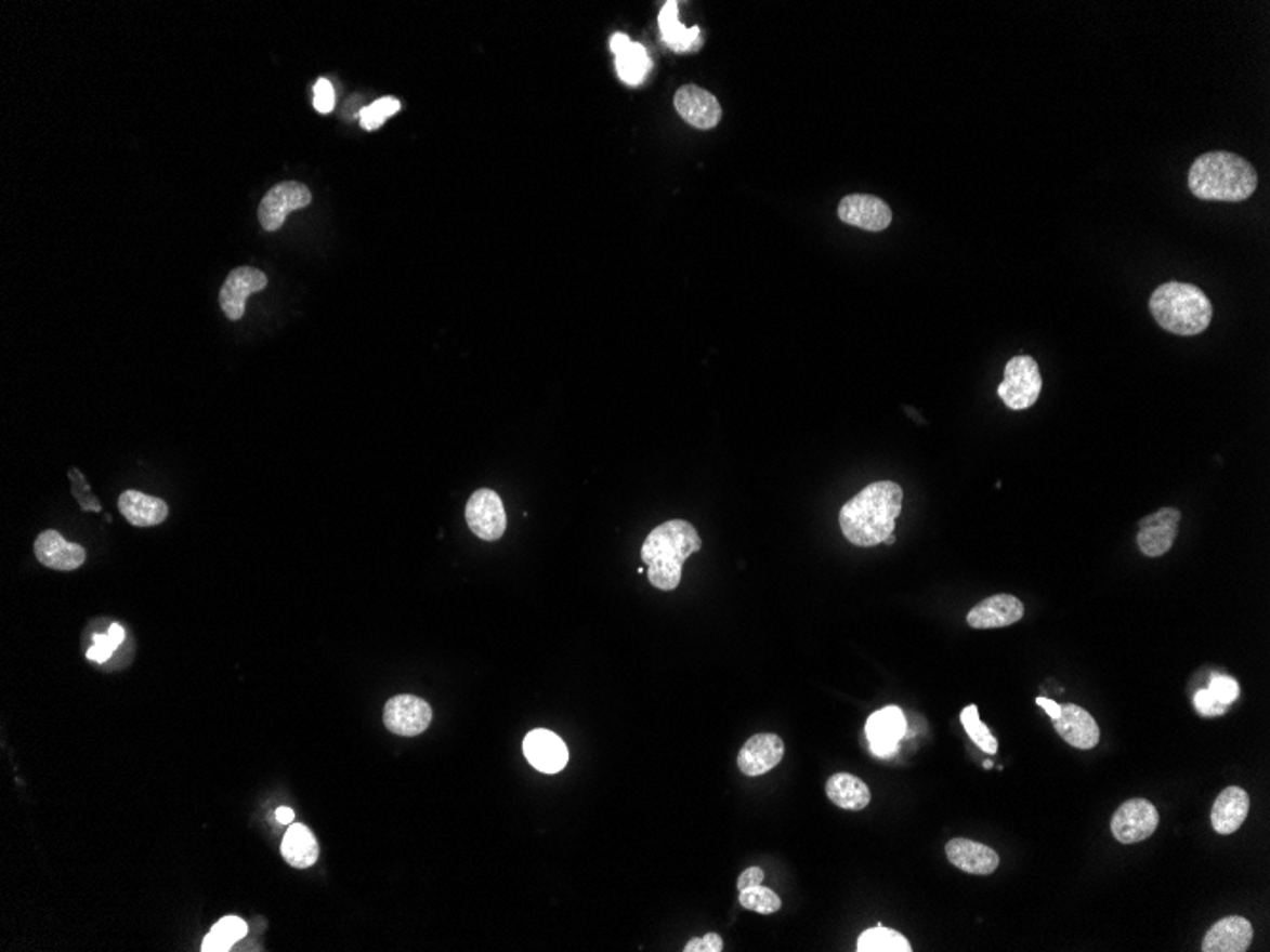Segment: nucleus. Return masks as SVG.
<instances>
[{"mask_svg":"<svg viewBox=\"0 0 1270 952\" xmlns=\"http://www.w3.org/2000/svg\"><path fill=\"white\" fill-rule=\"evenodd\" d=\"M902 500L904 491L894 481L867 485L841 507L839 524L845 539L860 547L885 544L894 534Z\"/></svg>","mask_w":1270,"mask_h":952,"instance_id":"nucleus-1","label":"nucleus"},{"mask_svg":"<svg viewBox=\"0 0 1270 952\" xmlns=\"http://www.w3.org/2000/svg\"><path fill=\"white\" fill-rule=\"evenodd\" d=\"M702 539L693 525L683 519H671L649 532L641 547V559L647 565L649 582L656 590L671 592L681 584L683 565L691 555L701 552Z\"/></svg>","mask_w":1270,"mask_h":952,"instance_id":"nucleus-2","label":"nucleus"},{"mask_svg":"<svg viewBox=\"0 0 1270 952\" xmlns=\"http://www.w3.org/2000/svg\"><path fill=\"white\" fill-rule=\"evenodd\" d=\"M1259 177L1246 158L1232 153H1208L1194 160L1189 188L1209 202H1244L1254 195Z\"/></svg>","mask_w":1270,"mask_h":952,"instance_id":"nucleus-3","label":"nucleus"},{"mask_svg":"<svg viewBox=\"0 0 1270 952\" xmlns=\"http://www.w3.org/2000/svg\"><path fill=\"white\" fill-rule=\"evenodd\" d=\"M1149 308L1162 329L1181 336L1199 335L1208 329L1214 318V305L1208 295L1193 283L1183 281H1168L1154 289Z\"/></svg>","mask_w":1270,"mask_h":952,"instance_id":"nucleus-4","label":"nucleus"},{"mask_svg":"<svg viewBox=\"0 0 1270 952\" xmlns=\"http://www.w3.org/2000/svg\"><path fill=\"white\" fill-rule=\"evenodd\" d=\"M1043 391L1038 363L1031 356H1016L1006 363L1005 381L998 384V398L1013 411H1023L1037 404Z\"/></svg>","mask_w":1270,"mask_h":952,"instance_id":"nucleus-5","label":"nucleus"},{"mask_svg":"<svg viewBox=\"0 0 1270 952\" xmlns=\"http://www.w3.org/2000/svg\"><path fill=\"white\" fill-rule=\"evenodd\" d=\"M467 524L470 531L477 539L495 542L507 531V512L505 504L497 492L492 489H480L468 500Z\"/></svg>","mask_w":1270,"mask_h":952,"instance_id":"nucleus-6","label":"nucleus"},{"mask_svg":"<svg viewBox=\"0 0 1270 952\" xmlns=\"http://www.w3.org/2000/svg\"><path fill=\"white\" fill-rule=\"evenodd\" d=\"M311 202V190L301 183H280L266 193L259 206L261 227L265 228L266 233H276L286 223V217L291 211L303 210Z\"/></svg>","mask_w":1270,"mask_h":952,"instance_id":"nucleus-7","label":"nucleus"},{"mask_svg":"<svg viewBox=\"0 0 1270 952\" xmlns=\"http://www.w3.org/2000/svg\"><path fill=\"white\" fill-rule=\"evenodd\" d=\"M1158 810L1147 798H1131L1123 806H1118L1111 831L1116 841L1123 844H1136L1153 835L1158 828Z\"/></svg>","mask_w":1270,"mask_h":952,"instance_id":"nucleus-8","label":"nucleus"},{"mask_svg":"<svg viewBox=\"0 0 1270 952\" xmlns=\"http://www.w3.org/2000/svg\"><path fill=\"white\" fill-rule=\"evenodd\" d=\"M382 720L392 735L414 738L429 728L432 723V708L417 696H394L384 705Z\"/></svg>","mask_w":1270,"mask_h":952,"instance_id":"nucleus-9","label":"nucleus"},{"mask_svg":"<svg viewBox=\"0 0 1270 952\" xmlns=\"http://www.w3.org/2000/svg\"><path fill=\"white\" fill-rule=\"evenodd\" d=\"M265 274L253 266H238L226 276L225 283L219 293V303L228 320H240L246 313V301L253 293L266 288Z\"/></svg>","mask_w":1270,"mask_h":952,"instance_id":"nucleus-10","label":"nucleus"},{"mask_svg":"<svg viewBox=\"0 0 1270 952\" xmlns=\"http://www.w3.org/2000/svg\"><path fill=\"white\" fill-rule=\"evenodd\" d=\"M1181 524V512L1176 507H1162L1153 516L1139 521L1138 546L1147 557L1168 554L1176 542L1177 529Z\"/></svg>","mask_w":1270,"mask_h":952,"instance_id":"nucleus-11","label":"nucleus"},{"mask_svg":"<svg viewBox=\"0 0 1270 952\" xmlns=\"http://www.w3.org/2000/svg\"><path fill=\"white\" fill-rule=\"evenodd\" d=\"M839 219L852 227L864 228L869 233H881L892 223V211L889 203L881 198L869 195H850L839 203Z\"/></svg>","mask_w":1270,"mask_h":952,"instance_id":"nucleus-12","label":"nucleus"},{"mask_svg":"<svg viewBox=\"0 0 1270 952\" xmlns=\"http://www.w3.org/2000/svg\"><path fill=\"white\" fill-rule=\"evenodd\" d=\"M523 753L538 772L558 774L569 763V750L552 730L537 728L523 740Z\"/></svg>","mask_w":1270,"mask_h":952,"instance_id":"nucleus-13","label":"nucleus"},{"mask_svg":"<svg viewBox=\"0 0 1270 952\" xmlns=\"http://www.w3.org/2000/svg\"><path fill=\"white\" fill-rule=\"evenodd\" d=\"M904 713L896 705H889L885 710L873 713L865 725L867 742H869L873 755H877V757L894 755L898 742L904 738Z\"/></svg>","mask_w":1270,"mask_h":952,"instance_id":"nucleus-14","label":"nucleus"},{"mask_svg":"<svg viewBox=\"0 0 1270 952\" xmlns=\"http://www.w3.org/2000/svg\"><path fill=\"white\" fill-rule=\"evenodd\" d=\"M673 103L686 124L698 128V130H711L721 120V107H719L716 95L709 94L706 90L694 87V84L679 88Z\"/></svg>","mask_w":1270,"mask_h":952,"instance_id":"nucleus-15","label":"nucleus"},{"mask_svg":"<svg viewBox=\"0 0 1270 952\" xmlns=\"http://www.w3.org/2000/svg\"><path fill=\"white\" fill-rule=\"evenodd\" d=\"M1053 728L1076 750H1094L1099 743V726L1096 718L1075 703L1061 705L1060 715L1053 718Z\"/></svg>","mask_w":1270,"mask_h":952,"instance_id":"nucleus-16","label":"nucleus"},{"mask_svg":"<svg viewBox=\"0 0 1270 952\" xmlns=\"http://www.w3.org/2000/svg\"><path fill=\"white\" fill-rule=\"evenodd\" d=\"M1023 603L1013 595L998 594L978 603L968 612L967 622L974 630H997L1008 627L1023 618Z\"/></svg>","mask_w":1270,"mask_h":952,"instance_id":"nucleus-17","label":"nucleus"},{"mask_svg":"<svg viewBox=\"0 0 1270 952\" xmlns=\"http://www.w3.org/2000/svg\"><path fill=\"white\" fill-rule=\"evenodd\" d=\"M784 758V742L776 735H756L744 743L738 753V768L742 774L757 778L771 772Z\"/></svg>","mask_w":1270,"mask_h":952,"instance_id":"nucleus-18","label":"nucleus"},{"mask_svg":"<svg viewBox=\"0 0 1270 952\" xmlns=\"http://www.w3.org/2000/svg\"><path fill=\"white\" fill-rule=\"evenodd\" d=\"M35 555L48 569L75 570L87 561L84 547L67 542L57 531L40 532L35 540Z\"/></svg>","mask_w":1270,"mask_h":952,"instance_id":"nucleus-19","label":"nucleus"},{"mask_svg":"<svg viewBox=\"0 0 1270 952\" xmlns=\"http://www.w3.org/2000/svg\"><path fill=\"white\" fill-rule=\"evenodd\" d=\"M1254 928L1244 916H1227L1216 922L1202 941L1204 952H1244L1252 944Z\"/></svg>","mask_w":1270,"mask_h":952,"instance_id":"nucleus-20","label":"nucleus"},{"mask_svg":"<svg viewBox=\"0 0 1270 952\" xmlns=\"http://www.w3.org/2000/svg\"><path fill=\"white\" fill-rule=\"evenodd\" d=\"M945 856L951 865L970 874H991L997 871L1000 858L997 851L976 841L968 838H953L945 846Z\"/></svg>","mask_w":1270,"mask_h":952,"instance_id":"nucleus-21","label":"nucleus"},{"mask_svg":"<svg viewBox=\"0 0 1270 952\" xmlns=\"http://www.w3.org/2000/svg\"><path fill=\"white\" fill-rule=\"evenodd\" d=\"M611 50L616 57V72L628 87H640L651 72V60L647 50L631 42L628 35L616 32L611 39Z\"/></svg>","mask_w":1270,"mask_h":952,"instance_id":"nucleus-22","label":"nucleus"},{"mask_svg":"<svg viewBox=\"0 0 1270 952\" xmlns=\"http://www.w3.org/2000/svg\"><path fill=\"white\" fill-rule=\"evenodd\" d=\"M1249 812V796L1242 788H1227L1212 808V825L1219 835L1236 833Z\"/></svg>","mask_w":1270,"mask_h":952,"instance_id":"nucleus-23","label":"nucleus"},{"mask_svg":"<svg viewBox=\"0 0 1270 952\" xmlns=\"http://www.w3.org/2000/svg\"><path fill=\"white\" fill-rule=\"evenodd\" d=\"M118 510L133 527H155L168 517L165 500L148 497L141 491H126L118 499Z\"/></svg>","mask_w":1270,"mask_h":952,"instance_id":"nucleus-24","label":"nucleus"},{"mask_svg":"<svg viewBox=\"0 0 1270 952\" xmlns=\"http://www.w3.org/2000/svg\"><path fill=\"white\" fill-rule=\"evenodd\" d=\"M658 27L663 32V40L666 47H670L673 52L685 54L691 52L694 48L701 47V29L698 27H685L679 22V4L676 0H670L664 4L658 16Z\"/></svg>","mask_w":1270,"mask_h":952,"instance_id":"nucleus-25","label":"nucleus"},{"mask_svg":"<svg viewBox=\"0 0 1270 952\" xmlns=\"http://www.w3.org/2000/svg\"><path fill=\"white\" fill-rule=\"evenodd\" d=\"M282 856L296 869H309L320 858V846L311 829L291 823L282 841Z\"/></svg>","mask_w":1270,"mask_h":952,"instance_id":"nucleus-26","label":"nucleus"},{"mask_svg":"<svg viewBox=\"0 0 1270 952\" xmlns=\"http://www.w3.org/2000/svg\"><path fill=\"white\" fill-rule=\"evenodd\" d=\"M826 793L827 798L835 806H839L842 810H850V812L864 810L872 801V793L864 781L847 772L834 774L827 780Z\"/></svg>","mask_w":1270,"mask_h":952,"instance_id":"nucleus-27","label":"nucleus"},{"mask_svg":"<svg viewBox=\"0 0 1270 952\" xmlns=\"http://www.w3.org/2000/svg\"><path fill=\"white\" fill-rule=\"evenodd\" d=\"M248 934V926L238 916H225L211 928L202 943L204 952L231 951L234 943H238Z\"/></svg>","mask_w":1270,"mask_h":952,"instance_id":"nucleus-28","label":"nucleus"},{"mask_svg":"<svg viewBox=\"0 0 1270 952\" xmlns=\"http://www.w3.org/2000/svg\"><path fill=\"white\" fill-rule=\"evenodd\" d=\"M860 952H912V944L902 934L894 929L885 928L882 924L872 929H865L857 939Z\"/></svg>","mask_w":1270,"mask_h":952,"instance_id":"nucleus-29","label":"nucleus"},{"mask_svg":"<svg viewBox=\"0 0 1270 952\" xmlns=\"http://www.w3.org/2000/svg\"><path fill=\"white\" fill-rule=\"evenodd\" d=\"M960 723H963V726H965V730H967V735L970 736V740H972V742H974L976 745L980 748V750L985 751V753H990V755H995V753H997V740H995V736L991 735L990 728L983 725L982 720H980V715H978V708H976V705L970 703V705H967V708L963 710V713H960Z\"/></svg>","mask_w":1270,"mask_h":952,"instance_id":"nucleus-30","label":"nucleus"},{"mask_svg":"<svg viewBox=\"0 0 1270 952\" xmlns=\"http://www.w3.org/2000/svg\"><path fill=\"white\" fill-rule=\"evenodd\" d=\"M741 905L748 911L759 914L778 913L782 899L771 888H763L761 884L741 891Z\"/></svg>","mask_w":1270,"mask_h":952,"instance_id":"nucleus-31","label":"nucleus"},{"mask_svg":"<svg viewBox=\"0 0 1270 952\" xmlns=\"http://www.w3.org/2000/svg\"><path fill=\"white\" fill-rule=\"evenodd\" d=\"M400 107L402 105H400L398 100H394V97H382L379 102L371 103V105H367L364 109H359V122L366 128L367 132H374V130H379L390 117H394L398 113Z\"/></svg>","mask_w":1270,"mask_h":952,"instance_id":"nucleus-32","label":"nucleus"},{"mask_svg":"<svg viewBox=\"0 0 1270 952\" xmlns=\"http://www.w3.org/2000/svg\"><path fill=\"white\" fill-rule=\"evenodd\" d=\"M122 640H125V630H122V625L113 624L110 625V630L107 635H100V633L94 635V647L88 650V658H90L92 662L103 664V662H107V660L110 658V654H113V652H115V650H117V648L122 645Z\"/></svg>","mask_w":1270,"mask_h":952,"instance_id":"nucleus-33","label":"nucleus"},{"mask_svg":"<svg viewBox=\"0 0 1270 952\" xmlns=\"http://www.w3.org/2000/svg\"><path fill=\"white\" fill-rule=\"evenodd\" d=\"M69 477L70 484H73V494H75V499L78 500V504L82 506V510H84V512H88V510H92V512H102V504L97 502V499H95L94 494H92V491H90V485L87 484L84 476H82V474H80L77 468H70Z\"/></svg>","mask_w":1270,"mask_h":952,"instance_id":"nucleus-34","label":"nucleus"},{"mask_svg":"<svg viewBox=\"0 0 1270 952\" xmlns=\"http://www.w3.org/2000/svg\"><path fill=\"white\" fill-rule=\"evenodd\" d=\"M1208 690L1212 695L1216 696L1219 702L1227 703V705H1231L1240 696L1239 683L1231 679V677H1225V675L1212 677Z\"/></svg>","mask_w":1270,"mask_h":952,"instance_id":"nucleus-35","label":"nucleus"},{"mask_svg":"<svg viewBox=\"0 0 1270 952\" xmlns=\"http://www.w3.org/2000/svg\"><path fill=\"white\" fill-rule=\"evenodd\" d=\"M336 107V90L329 80L320 79L314 84V109L328 115Z\"/></svg>","mask_w":1270,"mask_h":952,"instance_id":"nucleus-36","label":"nucleus"},{"mask_svg":"<svg viewBox=\"0 0 1270 952\" xmlns=\"http://www.w3.org/2000/svg\"><path fill=\"white\" fill-rule=\"evenodd\" d=\"M1194 708L1204 717H1217V715H1223L1225 711L1229 710V705L1219 702L1216 696L1209 692L1208 688L1196 692V696H1194Z\"/></svg>","mask_w":1270,"mask_h":952,"instance_id":"nucleus-37","label":"nucleus"},{"mask_svg":"<svg viewBox=\"0 0 1270 952\" xmlns=\"http://www.w3.org/2000/svg\"><path fill=\"white\" fill-rule=\"evenodd\" d=\"M723 939L718 934H706L704 937H694L685 944V952H721L723 951Z\"/></svg>","mask_w":1270,"mask_h":952,"instance_id":"nucleus-38","label":"nucleus"},{"mask_svg":"<svg viewBox=\"0 0 1270 952\" xmlns=\"http://www.w3.org/2000/svg\"><path fill=\"white\" fill-rule=\"evenodd\" d=\"M763 869H759V867H749V869H746V871L741 874V878H738V890H748V888L759 886V884H763Z\"/></svg>","mask_w":1270,"mask_h":952,"instance_id":"nucleus-39","label":"nucleus"},{"mask_svg":"<svg viewBox=\"0 0 1270 952\" xmlns=\"http://www.w3.org/2000/svg\"><path fill=\"white\" fill-rule=\"evenodd\" d=\"M1037 703L1040 705V708H1043V710L1046 711V713H1048V715H1050L1052 720L1053 718L1058 717V715H1060L1061 705H1058V703L1053 702V700H1048V698H1037Z\"/></svg>","mask_w":1270,"mask_h":952,"instance_id":"nucleus-40","label":"nucleus"},{"mask_svg":"<svg viewBox=\"0 0 1270 952\" xmlns=\"http://www.w3.org/2000/svg\"><path fill=\"white\" fill-rule=\"evenodd\" d=\"M293 818H296V814H293L291 808H278V810H276V820H278V823H282V825H291V823H293Z\"/></svg>","mask_w":1270,"mask_h":952,"instance_id":"nucleus-41","label":"nucleus"},{"mask_svg":"<svg viewBox=\"0 0 1270 952\" xmlns=\"http://www.w3.org/2000/svg\"><path fill=\"white\" fill-rule=\"evenodd\" d=\"M894 534H890L889 539L885 540V544H894Z\"/></svg>","mask_w":1270,"mask_h":952,"instance_id":"nucleus-42","label":"nucleus"}]
</instances>
